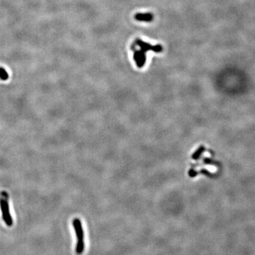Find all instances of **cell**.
Listing matches in <instances>:
<instances>
[{"label":"cell","instance_id":"cell-5","mask_svg":"<svg viewBox=\"0 0 255 255\" xmlns=\"http://www.w3.org/2000/svg\"><path fill=\"white\" fill-rule=\"evenodd\" d=\"M135 19L139 21H148L151 20L153 17L150 14H138L135 16Z\"/></svg>","mask_w":255,"mask_h":255},{"label":"cell","instance_id":"cell-1","mask_svg":"<svg viewBox=\"0 0 255 255\" xmlns=\"http://www.w3.org/2000/svg\"><path fill=\"white\" fill-rule=\"evenodd\" d=\"M77 237L76 252L77 254H81L85 249V242H84V230L81 221L79 218H74L72 221Z\"/></svg>","mask_w":255,"mask_h":255},{"label":"cell","instance_id":"cell-2","mask_svg":"<svg viewBox=\"0 0 255 255\" xmlns=\"http://www.w3.org/2000/svg\"><path fill=\"white\" fill-rule=\"evenodd\" d=\"M0 206H1V213H2L3 220L8 226H11L13 225V219H12L11 214H10L7 200L1 198L0 200Z\"/></svg>","mask_w":255,"mask_h":255},{"label":"cell","instance_id":"cell-7","mask_svg":"<svg viewBox=\"0 0 255 255\" xmlns=\"http://www.w3.org/2000/svg\"><path fill=\"white\" fill-rule=\"evenodd\" d=\"M197 174H198V172L194 169H191L188 172V175L190 176V177H195Z\"/></svg>","mask_w":255,"mask_h":255},{"label":"cell","instance_id":"cell-6","mask_svg":"<svg viewBox=\"0 0 255 255\" xmlns=\"http://www.w3.org/2000/svg\"><path fill=\"white\" fill-rule=\"evenodd\" d=\"M0 78L2 80H7L9 78V74L3 67H0Z\"/></svg>","mask_w":255,"mask_h":255},{"label":"cell","instance_id":"cell-3","mask_svg":"<svg viewBox=\"0 0 255 255\" xmlns=\"http://www.w3.org/2000/svg\"><path fill=\"white\" fill-rule=\"evenodd\" d=\"M135 43H137L138 45L140 47V50H140L144 53L145 52L148 51L149 50H153L155 52H161L162 50V47L159 45H155V46H152L151 45L148 44V43H145V42L140 41V40H138Z\"/></svg>","mask_w":255,"mask_h":255},{"label":"cell","instance_id":"cell-4","mask_svg":"<svg viewBox=\"0 0 255 255\" xmlns=\"http://www.w3.org/2000/svg\"><path fill=\"white\" fill-rule=\"evenodd\" d=\"M205 150H206V148L204 146L199 147L198 149H197L194 152V153L192 155V159H193V160H198V159L200 158V157L201 156L202 153H203L204 151H205Z\"/></svg>","mask_w":255,"mask_h":255}]
</instances>
